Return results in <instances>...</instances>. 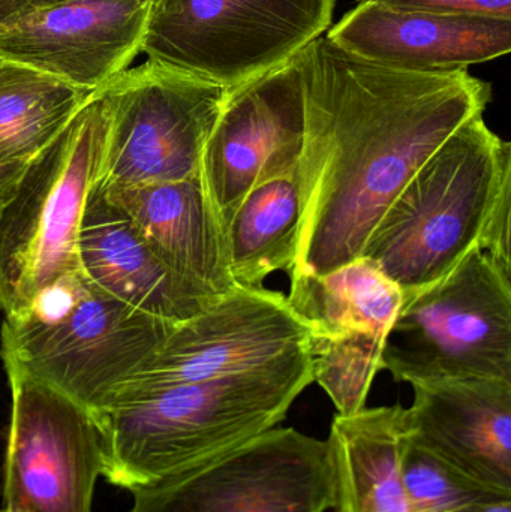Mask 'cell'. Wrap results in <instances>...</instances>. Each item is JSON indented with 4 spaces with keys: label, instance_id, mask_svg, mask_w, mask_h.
<instances>
[{
    "label": "cell",
    "instance_id": "19",
    "mask_svg": "<svg viewBox=\"0 0 511 512\" xmlns=\"http://www.w3.org/2000/svg\"><path fill=\"white\" fill-rule=\"evenodd\" d=\"M401 405L336 415L329 441L335 468V512H411L399 480L407 436Z\"/></svg>",
    "mask_w": 511,
    "mask_h": 512
},
{
    "label": "cell",
    "instance_id": "24",
    "mask_svg": "<svg viewBox=\"0 0 511 512\" xmlns=\"http://www.w3.org/2000/svg\"><path fill=\"white\" fill-rule=\"evenodd\" d=\"M66 0H0V29L18 18Z\"/></svg>",
    "mask_w": 511,
    "mask_h": 512
},
{
    "label": "cell",
    "instance_id": "18",
    "mask_svg": "<svg viewBox=\"0 0 511 512\" xmlns=\"http://www.w3.org/2000/svg\"><path fill=\"white\" fill-rule=\"evenodd\" d=\"M101 189L171 270L213 298L236 288L227 234L210 206L200 174L182 182Z\"/></svg>",
    "mask_w": 511,
    "mask_h": 512
},
{
    "label": "cell",
    "instance_id": "12",
    "mask_svg": "<svg viewBox=\"0 0 511 512\" xmlns=\"http://www.w3.org/2000/svg\"><path fill=\"white\" fill-rule=\"evenodd\" d=\"M306 349L308 331L284 294L264 286H236L176 325L108 405L131 394L263 369Z\"/></svg>",
    "mask_w": 511,
    "mask_h": 512
},
{
    "label": "cell",
    "instance_id": "2",
    "mask_svg": "<svg viewBox=\"0 0 511 512\" xmlns=\"http://www.w3.org/2000/svg\"><path fill=\"white\" fill-rule=\"evenodd\" d=\"M314 382L309 349L272 366L119 397L93 412L102 477L132 492L278 427Z\"/></svg>",
    "mask_w": 511,
    "mask_h": 512
},
{
    "label": "cell",
    "instance_id": "8",
    "mask_svg": "<svg viewBox=\"0 0 511 512\" xmlns=\"http://www.w3.org/2000/svg\"><path fill=\"white\" fill-rule=\"evenodd\" d=\"M99 90L110 111L101 188L162 185L200 174L230 90L152 60Z\"/></svg>",
    "mask_w": 511,
    "mask_h": 512
},
{
    "label": "cell",
    "instance_id": "22",
    "mask_svg": "<svg viewBox=\"0 0 511 512\" xmlns=\"http://www.w3.org/2000/svg\"><path fill=\"white\" fill-rule=\"evenodd\" d=\"M399 480L411 512H470L491 499L511 498L468 480L420 445L410 432L399 456Z\"/></svg>",
    "mask_w": 511,
    "mask_h": 512
},
{
    "label": "cell",
    "instance_id": "26",
    "mask_svg": "<svg viewBox=\"0 0 511 512\" xmlns=\"http://www.w3.org/2000/svg\"><path fill=\"white\" fill-rule=\"evenodd\" d=\"M470 512H511V498H495L477 505Z\"/></svg>",
    "mask_w": 511,
    "mask_h": 512
},
{
    "label": "cell",
    "instance_id": "4",
    "mask_svg": "<svg viewBox=\"0 0 511 512\" xmlns=\"http://www.w3.org/2000/svg\"><path fill=\"white\" fill-rule=\"evenodd\" d=\"M110 111L93 93L62 134L36 156L0 207V313L26 316L42 297L81 274L78 237L101 179Z\"/></svg>",
    "mask_w": 511,
    "mask_h": 512
},
{
    "label": "cell",
    "instance_id": "7",
    "mask_svg": "<svg viewBox=\"0 0 511 512\" xmlns=\"http://www.w3.org/2000/svg\"><path fill=\"white\" fill-rule=\"evenodd\" d=\"M336 0H153L147 60L233 90L323 36Z\"/></svg>",
    "mask_w": 511,
    "mask_h": 512
},
{
    "label": "cell",
    "instance_id": "25",
    "mask_svg": "<svg viewBox=\"0 0 511 512\" xmlns=\"http://www.w3.org/2000/svg\"><path fill=\"white\" fill-rule=\"evenodd\" d=\"M26 168L0 167V207L14 194Z\"/></svg>",
    "mask_w": 511,
    "mask_h": 512
},
{
    "label": "cell",
    "instance_id": "9",
    "mask_svg": "<svg viewBox=\"0 0 511 512\" xmlns=\"http://www.w3.org/2000/svg\"><path fill=\"white\" fill-rule=\"evenodd\" d=\"M131 495L129 512H327L332 450L327 439L273 427Z\"/></svg>",
    "mask_w": 511,
    "mask_h": 512
},
{
    "label": "cell",
    "instance_id": "1",
    "mask_svg": "<svg viewBox=\"0 0 511 512\" xmlns=\"http://www.w3.org/2000/svg\"><path fill=\"white\" fill-rule=\"evenodd\" d=\"M305 138L293 273L323 276L362 256L399 192L492 86L468 71L426 74L354 56L320 36L299 53ZM288 274V276H290Z\"/></svg>",
    "mask_w": 511,
    "mask_h": 512
},
{
    "label": "cell",
    "instance_id": "21",
    "mask_svg": "<svg viewBox=\"0 0 511 512\" xmlns=\"http://www.w3.org/2000/svg\"><path fill=\"white\" fill-rule=\"evenodd\" d=\"M92 95L29 66L0 59V167L26 168Z\"/></svg>",
    "mask_w": 511,
    "mask_h": 512
},
{
    "label": "cell",
    "instance_id": "3",
    "mask_svg": "<svg viewBox=\"0 0 511 512\" xmlns=\"http://www.w3.org/2000/svg\"><path fill=\"white\" fill-rule=\"evenodd\" d=\"M511 191V144L482 116L459 126L416 171L372 230L362 256L404 298L431 288L482 249L492 213Z\"/></svg>",
    "mask_w": 511,
    "mask_h": 512
},
{
    "label": "cell",
    "instance_id": "23",
    "mask_svg": "<svg viewBox=\"0 0 511 512\" xmlns=\"http://www.w3.org/2000/svg\"><path fill=\"white\" fill-rule=\"evenodd\" d=\"M393 9L437 14L486 15L511 20V0H359Z\"/></svg>",
    "mask_w": 511,
    "mask_h": 512
},
{
    "label": "cell",
    "instance_id": "17",
    "mask_svg": "<svg viewBox=\"0 0 511 512\" xmlns=\"http://www.w3.org/2000/svg\"><path fill=\"white\" fill-rule=\"evenodd\" d=\"M78 259L81 274L96 288L170 324H182L218 300L171 270L98 185L81 219Z\"/></svg>",
    "mask_w": 511,
    "mask_h": 512
},
{
    "label": "cell",
    "instance_id": "5",
    "mask_svg": "<svg viewBox=\"0 0 511 512\" xmlns=\"http://www.w3.org/2000/svg\"><path fill=\"white\" fill-rule=\"evenodd\" d=\"M176 325L96 288L66 280L20 319H3L0 357L92 412L101 411Z\"/></svg>",
    "mask_w": 511,
    "mask_h": 512
},
{
    "label": "cell",
    "instance_id": "6",
    "mask_svg": "<svg viewBox=\"0 0 511 512\" xmlns=\"http://www.w3.org/2000/svg\"><path fill=\"white\" fill-rule=\"evenodd\" d=\"M380 370L411 387L511 381V270L476 249L440 282L404 298Z\"/></svg>",
    "mask_w": 511,
    "mask_h": 512
},
{
    "label": "cell",
    "instance_id": "20",
    "mask_svg": "<svg viewBox=\"0 0 511 512\" xmlns=\"http://www.w3.org/2000/svg\"><path fill=\"white\" fill-rule=\"evenodd\" d=\"M297 173L263 180L237 207L227 230L231 274L237 286H263L276 271L293 270L299 248Z\"/></svg>",
    "mask_w": 511,
    "mask_h": 512
},
{
    "label": "cell",
    "instance_id": "16",
    "mask_svg": "<svg viewBox=\"0 0 511 512\" xmlns=\"http://www.w3.org/2000/svg\"><path fill=\"white\" fill-rule=\"evenodd\" d=\"M413 390L410 435L468 480L511 496V381L453 379Z\"/></svg>",
    "mask_w": 511,
    "mask_h": 512
},
{
    "label": "cell",
    "instance_id": "14",
    "mask_svg": "<svg viewBox=\"0 0 511 512\" xmlns=\"http://www.w3.org/2000/svg\"><path fill=\"white\" fill-rule=\"evenodd\" d=\"M153 0H66L0 29V59L98 92L141 54Z\"/></svg>",
    "mask_w": 511,
    "mask_h": 512
},
{
    "label": "cell",
    "instance_id": "11",
    "mask_svg": "<svg viewBox=\"0 0 511 512\" xmlns=\"http://www.w3.org/2000/svg\"><path fill=\"white\" fill-rule=\"evenodd\" d=\"M5 370L11 418L0 512H92L102 477L95 414L15 367Z\"/></svg>",
    "mask_w": 511,
    "mask_h": 512
},
{
    "label": "cell",
    "instance_id": "10",
    "mask_svg": "<svg viewBox=\"0 0 511 512\" xmlns=\"http://www.w3.org/2000/svg\"><path fill=\"white\" fill-rule=\"evenodd\" d=\"M285 297L308 331L314 382L341 417L365 409L384 340L404 303L401 288L360 256L323 276L290 274Z\"/></svg>",
    "mask_w": 511,
    "mask_h": 512
},
{
    "label": "cell",
    "instance_id": "15",
    "mask_svg": "<svg viewBox=\"0 0 511 512\" xmlns=\"http://www.w3.org/2000/svg\"><path fill=\"white\" fill-rule=\"evenodd\" d=\"M327 38L378 65L426 74L468 71L511 50V20L437 14L359 2Z\"/></svg>",
    "mask_w": 511,
    "mask_h": 512
},
{
    "label": "cell",
    "instance_id": "13",
    "mask_svg": "<svg viewBox=\"0 0 511 512\" xmlns=\"http://www.w3.org/2000/svg\"><path fill=\"white\" fill-rule=\"evenodd\" d=\"M303 138L305 89L299 54L230 90L200 168L204 191L225 234L252 188L297 173Z\"/></svg>",
    "mask_w": 511,
    "mask_h": 512
}]
</instances>
